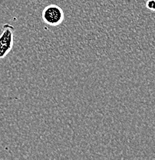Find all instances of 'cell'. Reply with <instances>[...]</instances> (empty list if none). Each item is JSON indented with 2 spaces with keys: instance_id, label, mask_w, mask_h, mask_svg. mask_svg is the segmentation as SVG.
<instances>
[{
  "instance_id": "3",
  "label": "cell",
  "mask_w": 155,
  "mask_h": 160,
  "mask_svg": "<svg viewBox=\"0 0 155 160\" xmlns=\"http://www.w3.org/2000/svg\"><path fill=\"white\" fill-rule=\"evenodd\" d=\"M146 7L152 12H155V0H148L146 2Z\"/></svg>"
},
{
  "instance_id": "1",
  "label": "cell",
  "mask_w": 155,
  "mask_h": 160,
  "mask_svg": "<svg viewBox=\"0 0 155 160\" xmlns=\"http://www.w3.org/2000/svg\"><path fill=\"white\" fill-rule=\"evenodd\" d=\"M15 27L12 25H3L0 34V59H4L12 49L14 44Z\"/></svg>"
},
{
  "instance_id": "2",
  "label": "cell",
  "mask_w": 155,
  "mask_h": 160,
  "mask_svg": "<svg viewBox=\"0 0 155 160\" xmlns=\"http://www.w3.org/2000/svg\"><path fill=\"white\" fill-rule=\"evenodd\" d=\"M41 18L46 24L50 26H58L64 21L65 13L60 6L51 4L45 7Z\"/></svg>"
}]
</instances>
